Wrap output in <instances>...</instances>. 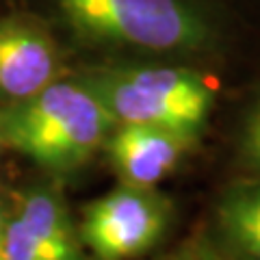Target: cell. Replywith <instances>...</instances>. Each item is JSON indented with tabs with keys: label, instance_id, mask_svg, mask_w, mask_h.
Listing matches in <instances>:
<instances>
[{
	"label": "cell",
	"instance_id": "obj_1",
	"mask_svg": "<svg viewBox=\"0 0 260 260\" xmlns=\"http://www.w3.org/2000/svg\"><path fill=\"white\" fill-rule=\"evenodd\" d=\"M117 121L85 83L54 80L0 113V139L52 172L80 167L107 143Z\"/></svg>",
	"mask_w": 260,
	"mask_h": 260
},
{
	"label": "cell",
	"instance_id": "obj_2",
	"mask_svg": "<svg viewBox=\"0 0 260 260\" xmlns=\"http://www.w3.org/2000/svg\"><path fill=\"white\" fill-rule=\"evenodd\" d=\"M72 30L95 44L152 52H193L213 39L195 0H54Z\"/></svg>",
	"mask_w": 260,
	"mask_h": 260
},
{
	"label": "cell",
	"instance_id": "obj_3",
	"mask_svg": "<svg viewBox=\"0 0 260 260\" xmlns=\"http://www.w3.org/2000/svg\"><path fill=\"white\" fill-rule=\"evenodd\" d=\"M83 83L117 124L167 128L191 139H198L215 104V91L198 72L172 65L111 68Z\"/></svg>",
	"mask_w": 260,
	"mask_h": 260
},
{
	"label": "cell",
	"instance_id": "obj_4",
	"mask_svg": "<svg viewBox=\"0 0 260 260\" xmlns=\"http://www.w3.org/2000/svg\"><path fill=\"white\" fill-rule=\"evenodd\" d=\"M172 204L154 186L121 184L85 206L80 241L95 260H133L165 237Z\"/></svg>",
	"mask_w": 260,
	"mask_h": 260
},
{
	"label": "cell",
	"instance_id": "obj_5",
	"mask_svg": "<svg viewBox=\"0 0 260 260\" xmlns=\"http://www.w3.org/2000/svg\"><path fill=\"white\" fill-rule=\"evenodd\" d=\"M59 56L50 35L28 20H0V100H28L56 80Z\"/></svg>",
	"mask_w": 260,
	"mask_h": 260
},
{
	"label": "cell",
	"instance_id": "obj_6",
	"mask_svg": "<svg viewBox=\"0 0 260 260\" xmlns=\"http://www.w3.org/2000/svg\"><path fill=\"white\" fill-rule=\"evenodd\" d=\"M193 141L167 128L117 124L107 139V150L124 184L154 186L182 160Z\"/></svg>",
	"mask_w": 260,
	"mask_h": 260
},
{
	"label": "cell",
	"instance_id": "obj_7",
	"mask_svg": "<svg viewBox=\"0 0 260 260\" xmlns=\"http://www.w3.org/2000/svg\"><path fill=\"white\" fill-rule=\"evenodd\" d=\"M217 228L232 260H260V176L221 195Z\"/></svg>",
	"mask_w": 260,
	"mask_h": 260
},
{
	"label": "cell",
	"instance_id": "obj_8",
	"mask_svg": "<svg viewBox=\"0 0 260 260\" xmlns=\"http://www.w3.org/2000/svg\"><path fill=\"white\" fill-rule=\"evenodd\" d=\"M18 215L48 260H85L61 198L48 189L24 195Z\"/></svg>",
	"mask_w": 260,
	"mask_h": 260
},
{
	"label": "cell",
	"instance_id": "obj_9",
	"mask_svg": "<svg viewBox=\"0 0 260 260\" xmlns=\"http://www.w3.org/2000/svg\"><path fill=\"white\" fill-rule=\"evenodd\" d=\"M239 150H241L243 162L256 176H260V93L251 102L247 117L243 121L241 137H239Z\"/></svg>",
	"mask_w": 260,
	"mask_h": 260
},
{
	"label": "cell",
	"instance_id": "obj_10",
	"mask_svg": "<svg viewBox=\"0 0 260 260\" xmlns=\"http://www.w3.org/2000/svg\"><path fill=\"white\" fill-rule=\"evenodd\" d=\"M165 260H219V258L213 254V251H208L200 245H189L180 251H176L172 256H167Z\"/></svg>",
	"mask_w": 260,
	"mask_h": 260
},
{
	"label": "cell",
	"instance_id": "obj_11",
	"mask_svg": "<svg viewBox=\"0 0 260 260\" xmlns=\"http://www.w3.org/2000/svg\"><path fill=\"white\" fill-rule=\"evenodd\" d=\"M7 219L9 215L0 206V260H7V249H5V237H7Z\"/></svg>",
	"mask_w": 260,
	"mask_h": 260
},
{
	"label": "cell",
	"instance_id": "obj_12",
	"mask_svg": "<svg viewBox=\"0 0 260 260\" xmlns=\"http://www.w3.org/2000/svg\"><path fill=\"white\" fill-rule=\"evenodd\" d=\"M0 143H3V139H0Z\"/></svg>",
	"mask_w": 260,
	"mask_h": 260
}]
</instances>
